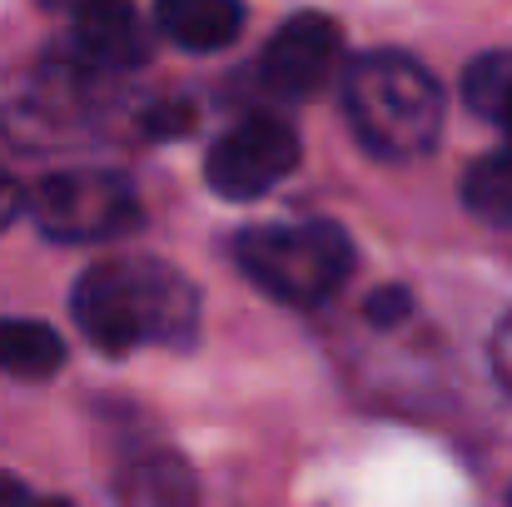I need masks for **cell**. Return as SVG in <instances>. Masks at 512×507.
<instances>
[{
  "label": "cell",
  "instance_id": "obj_12",
  "mask_svg": "<svg viewBox=\"0 0 512 507\" xmlns=\"http://www.w3.org/2000/svg\"><path fill=\"white\" fill-rule=\"evenodd\" d=\"M463 100L512 135V50H488L463 75Z\"/></svg>",
  "mask_w": 512,
  "mask_h": 507
},
{
  "label": "cell",
  "instance_id": "obj_16",
  "mask_svg": "<svg viewBox=\"0 0 512 507\" xmlns=\"http://www.w3.org/2000/svg\"><path fill=\"white\" fill-rule=\"evenodd\" d=\"M493 368H498V383L512 393V324L498 329V338H493Z\"/></svg>",
  "mask_w": 512,
  "mask_h": 507
},
{
  "label": "cell",
  "instance_id": "obj_11",
  "mask_svg": "<svg viewBox=\"0 0 512 507\" xmlns=\"http://www.w3.org/2000/svg\"><path fill=\"white\" fill-rule=\"evenodd\" d=\"M458 194H463V204L478 219H488L498 229H512V145L483 155L478 165L463 174V189Z\"/></svg>",
  "mask_w": 512,
  "mask_h": 507
},
{
  "label": "cell",
  "instance_id": "obj_4",
  "mask_svg": "<svg viewBox=\"0 0 512 507\" xmlns=\"http://www.w3.org/2000/svg\"><path fill=\"white\" fill-rule=\"evenodd\" d=\"M30 219L45 239L60 244H100L140 229V194L120 169H60L35 184L25 199Z\"/></svg>",
  "mask_w": 512,
  "mask_h": 507
},
{
  "label": "cell",
  "instance_id": "obj_1",
  "mask_svg": "<svg viewBox=\"0 0 512 507\" xmlns=\"http://www.w3.org/2000/svg\"><path fill=\"white\" fill-rule=\"evenodd\" d=\"M75 324L105 353H130L140 343L184 348L199 329V294L165 259L120 254L80 274Z\"/></svg>",
  "mask_w": 512,
  "mask_h": 507
},
{
  "label": "cell",
  "instance_id": "obj_2",
  "mask_svg": "<svg viewBox=\"0 0 512 507\" xmlns=\"http://www.w3.org/2000/svg\"><path fill=\"white\" fill-rule=\"evenodd\" d=\"M343 115L368 155L418 160L443 135V90L413 55L368 50L343 70Z\"/></svg>",
  "mask_w": 512,
  "mask_h": 507
},
{
  "label": "cell",
  "instance_id": "obj_8",
  "mask_svg": "<svg viewBox=\"0 0 512 507\" xmlns=\"http://www.w3.org/2000/svg\"><path fill=\"white\" fill-rule=\"evenodd\" d=\"M155 20L179 50L209 55V50H224L244 30V5H234V0H165L155 10Z\"/></svg>",
  "mask_w": 512,
  "mask_h": 507
},
{
  "label": "cell",
  "instance_id": "obj_15",
  "mask_svg": "<svg viewBox=\"0 0 512 507\" xmlns=\"http://www.w3.org/2000/svg\"><path fill=\"white\" fill-rule=\"evenodd\" d=\"M20 209H25V189H20V184H15V179L0 169V229H5V224H10Z\"/></svg>",
  "mask_w": 512,
  "mask_h": 507
},
{
  "label": "cell",
  "instance_id": "obj_10",
  "mask_svg": "<svg viewBox=\"0 0 512 507\" xmlns=\"http://www.w3.org/2000/svg\"><path fill=\"white\" fill-rule=\"evenodd\" d=\"M65 363V338L40 319H0V373L50 378Z\"/></svg>",
  "mask_w": 512,
  "mask_h": 507
},
{
  "label": "cell",
  "instance_id": "obj_14",
  "mask_svg": "<svg viewBox=\"0 0 512 507\" xmlns=\"http://www.w3.org/2000/svg\"><path fill=\"white\" fill-rule=\"evenodd\" d=\"M363 314H368V324H373V329H398V324L413 314V294H408L403 284H388V289L368 294Z\"/></svg>",
  "mask_w": 512,
  "mask_h": 507
},
{
  "label": "cell",
  "instance_id": "obj_13",
  "mask_svg": "<svg viewBox=\"0 0 512 507\" xmlns=\"http://www.w3.org/2000/svg\"><path fill=\"white\" fill-rule=\"evenodd\" d=\"M140 130H145L150 140H174V135H189V130H194V105H184V100L150 105V110L140 115Z\"/></svg>",
  "mask_w": 512,
  "mask_h": 507
},
{
  "label": "cell",
  "instance_id": "obj_9",
  "mask_svg": "<svg viewBox=\"0 0 512 507\" xmlns=\"http://www.w3.org/2000/svg\"><path fill=\"white\" fill-rule=\"evenodd\" d=\"M120 503L125 507H194L199 488L184 458L174 453H145L120 473Z\"/></svg>",
  "mask_w": 512,
  "mask_h": 507
},
{
  "label": "cell",
  "instance_id": "obj_18",
  "mask_svg": "<svg viewBox=\"0 0 512 507\" xmlns=\"http://www.w3.org/2000/svg\"><path fill=\"white\" fill-rule=\"evenodd\" d=\"M30 507H70L65 498H30Z\"/></svg>",
  "mask_w": 512,
  "mask_h": 507
},
{
  "label": "cell",
  "instance_id": "obj_6",
  "mask_svg": "<svg viewBox=\"0 0 512 507\" xmlns=\"http://www.w3.org/2000/svg\"><path fill=\"white\" fill-rule=\"evenodd\" d=\"M334 60H339V25L309 10L274 30L269 50L259 55V80L279 100H309L334 75Z\"/></svg>",
  "mask_w": 512,
  "mask_h": 507
},
{
  "label": "cell",
  "instance_id": "obj_3",
  "mask_svg": "<svg viewBox=\"0 0 512 507\" xmlns=\"http://www.w3.org/2000/svg\"><path fill=\"white\" fill-rule=\"evenodd\" d=\"M234 259L269 299L314 309L339 294V284L353 269V244L329 219L264 224V229H244L234 239Z\"/></svg>",
  "mask_w": 512,
  "mask_h": 507
},
{
  "label": "cell",
  "instance_id": "obj_7",
  "mask_svg": "<svg viewBox=\"0 0 512 507\" xmlns=\"http://www.w3.org/2000/svg\"><path fill=\"white\" fill-rule=\"evenodd\" d=\"M70 50L90 70H130V65H140L145 45H140L135 10L130 5H110V0L80 5L75 10V30H70Z\"/></svg>",
  "mask_w": 512,
  "mask_h": 507
},
{
  "label": "cell",
  "instance_id": "obj_17",
  "mask_svg": "<svg viewBox=\"0 0 512 507\" xmlns=\"http://www.w3.org/2000/svg\"><path fill=\"white\" fill-rule=\"evenodd\" d=\"M0 507H30L25 483H20V478H10V473H0Z\"/></svg>",
  "mask_w": 512,
  "mask_h": 507
},
{
  "label": "cell",
  "instance_id": "obj_5",
  "mask_svg": "<svg viewBox=\"0 0 512 507\" xmlns=\"http://www.w3.org/2000/svg\"><path fill=\"white\" fill-rule=\"evenodd\" d=\"M294 165H299V135L274 115H249L214 140L204 179L219 199L244 204V199H264L279 179L294 174Z\"/></svg>",
  "mask_w": 512,
  "mask_h": 507
}]
</instances>
